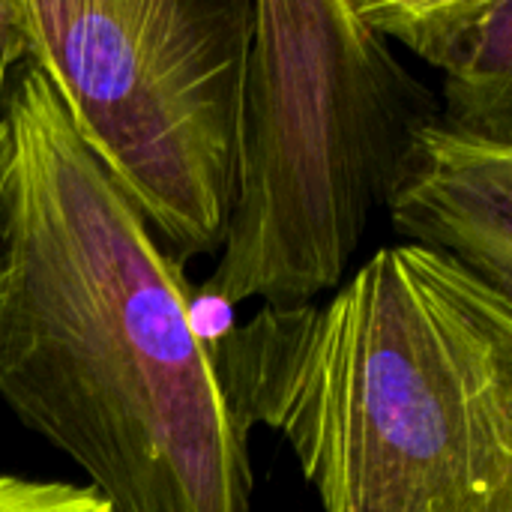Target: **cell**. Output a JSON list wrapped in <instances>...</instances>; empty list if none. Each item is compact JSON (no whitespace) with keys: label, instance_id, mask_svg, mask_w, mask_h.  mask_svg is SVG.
<instances>
[{"label":"cell","instance_id":"2","mask_svg":"<svg viewBox=\"0 0 512 512\" xmlns=\"http://www.w3.org/2000/svg\"><path fill=\"white\" fill-rule=\"evenodd\" d=\"M213 345L240 423L279 432L324 512H512V306L417 243Z\"/></svg>","mask_w":512,"mask_h":512},{"label":"cell","instance_id":"8","mask_svg":"<svg viewBox=\"0 0 512 512\" xmlns=\"http://www.w3.org/2000/svg\"><path fill=\"white\" fill-rule=\"evenodd\" d=\"M9 66H15V51H12V0H0V96H3V78H6Z\"/></svg>","mask_w":512,"mask_h":512},{"label":"cell","instance_id":"7","mask_svg":"<svg viewBox=\"0 0 512 512\" xmlns=\"http://www.w3.org/2000/svg\"><path fill=\"white\" fill-rule=\"evenodd\" d=\"M0 512H114L90 486L0 474Z\"/></svg>","mask_w":512,"mask_h":512},{"label":"cell","instance_id":"5","mask_svg":"<svg viewBox=\"0 0 512 512\" xmlns=\"http://www.w3.org/2000/svg\"><path fill=\"white\" fill-rule=\"evenodd\" d=\"M387 213L408 243L450 255L512 306V150L426 129Z\"/></svg>","mask_w":512,"mask_h":512},{"label":"cell","instance_id":"4","mask_svg":"<svg viewBox=\"0 0 512 512\" xmlns=\"http://www.w3.org/2000/svg\"><path fill=\"white\" fill-rule=\"evenodd\" d=\"M249 33L252 0H12L15 63L180 264L228 231Z\"/></svg>","mask_w":512,"mask_h":512},{"label":"cell","instance_id":"9","mask_svg":"<svg viewBox=\"0 0 512 512\" xmlns=\"http://www.w3.org/2000/svg\"><path fill=\"white\" fill-rule=\"evenodd\" d=\"M6 93L0 96V207H3V177H6V162H9V123H6Z\"/></svg>","mask_w":512,"mask_h":512},{"label":"cell","instance_id":"3","mask_svg":"<svg viewBox=\"0 0 512 512\" xmlns=\"http://www.w3.org/2000/svg\"><path fill=\"white\" fill-rule=\"evenodd\" d=\"M441 99L357 0H252L237 186L207 291L303 306L345 282Z\"/></svg>","mask_w":512,"mask_h":512},{"label":"cell","instance_id":"6","mask_svg":"<svg viewBox=\"0 0 512 512\" xmlns=\"http://www.w3.org/2000/svg\"><path fill=\"white\" fill-rule=\"evenodd\" d=\"M357 12L441 69V129L512 150V0H357Z\"/></svg>","mask_w":512,"mask_h":512},{"label":"cell","instance_id":"1","mask_svg":"<svg viewBox=\"0 0 512 512\" xmlns=\"http://www.w3.org/2000/svg\"><path fill=\"white\" fill-rule=\"evenodd\" d=\"M6 93L0 396L114 512H249V429L195 324L183 264L30 63Z\"/></svg>","mask_w":512,"mask_h":512}]
</instances>
